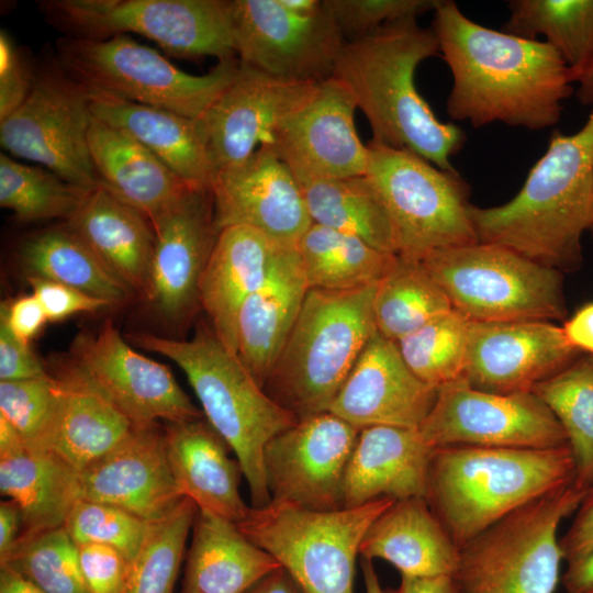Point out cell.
<instances>
[{
    "instance_id": "obj_39",
    "label": "cell",
    "mask_w": 593,
    "mask_h": 593,
    "mask_svg": "<svg viewBox=\"0 0 593 593\" xmlns=\"http://www.w3.org/2000/svg\"><path fill=\"white\" fill-rule=\"evenodd\" d=\"M507 5L503 31L528 40L542 35L574 82L593 65V0H511Z\"/></svg>"
},
{
    "instance_id": "obj_1",
    "label": "cell",
    "mask_w": 593,
    "mask_h": 593,
    "mask_svg": "<svg viewBox=\"0 0 593 593\" xmlns=\"http://www.w3.org/2000/svg\"><path fill=\"white\" fill-rule=\"evenodd\" d=\"M432 30L452 75L446 103L452 120L533 131L559 122L574 80L548 43L480 25L450 0L434 11Z\"/></svg>"
},
{
    "instance_id": "obj_36",
    "label": "cell",
    "mask_w": 593,
    "mask_h": 593,
    "mask_svg": "<svg viewBox=\"0 0 593 593\" xmlns=\"http://www.w3.org/2000/svg\"><path fill=\"white\" fill-rule=\"evenodd\" d=\"M19 260L26 277L59 282L112 304L125 301L132 293L67 224L25 239Z\"/></svg>"
},
{
    "instance_id": "obj_5",
    "label": "cell",
    "mask_w": 593,
    "mask_h": 593,
    "mask_svg": "<svg viewBox=\"0 0 593 593\" xmlns=\"http://www.w3.org/2000/svg\"><path fill=\"white\" fill-rule=\"evenodd\" d=\"M130 338L139 347L169 358L184 372L205 419L240 465L251 507L268 505L271 499L264 466L265 447L298 418L265 392L211 326H200L188 340L148 333H135Z\"/></svg>"
},
{
    "instance_id": "obj_22",
    "label": "cell",
    "mask_w": 593,
    "mask_h": 593,
    "mask_svg": "<svg viewBox=\"0 0 593 593\" xmlns=\"http://www.w3.org/2000/svg\"><path fill=\"white\" fill-rule=\"evenodd\" d=\"M580 355L550 321L472 322L463 378L485 392H532Z\"/></svg>"
},
{
    "instance_id": "obj_53",
    "label": "cell",
    "mask_w": 593,
    "mask_h": 593,
    "mask_svg": "<svg viewBox=\"0 0 593 593\" xmlns=\"http://www.w3.org/2000/svg\"><path fill=\"white\" fill-rule=\"evenodd\" d=\"M0 318L13 335L25 344H31L48 322L41 302L33 293L2 303Z\"/></svg>"
},
{
    "instance_id": "obj_63",
    "label": "cell",
    "mask_w": 593,
    "mask_h": 593,
    "mask_svg": "<svg viewBox=\"0 0 593 593\" xmlns=\"http://www.w3.org/2000/svg\"><path fill=\"white\" fill-rule=\"evenodd\" d=\"M591 232V234L593 235V205H592V213H591V220H590V225H589V230Z\"/></svg>"
},
{
    "instance_id": "obj_26",
    "label": "cell",
    "mask_w": 593,
    "mask_h": 593,
    "mask_svg": "<svg viewBox=\"0 0 593 593\" xmlns=\"http://www.w3.org/2000/svg\"><path fill=\"white\" fill-rule=\"evenodd\" d=\"M165 446L170 472L182 497L234 524L242 522L251 506L239 494L238 460L228 456V445L203 417L167 423Z\"/></svg>"
},
{
    "instance_id": "obj_13",
    "label": "cell",
    "mask_w": 593,
    "mask_h": 593,
    "mask_svg": "<svg viewBox=\"0 0 593 593\" xmlns=\"http://www.w3.org/2000/svg\"><path fill=\"white\" fill-rule=\"evenodd\" d=\"M92 121L89 96L57 58L33 71L24 102L0 122L1 146L11 155L40 163L64 180L94 189L88 132Z\"/></svg>"
},
{
    "instance_id": "obj_3",
    "label": "cell",
    "mask_w": 593,
    "mask_h": 593,
    "mask_svg": "<svg viewBox=\"0 0 593 593\" xmlns=\"http://www.w3.org/2000/svg\"><path fill=\"white\" fill-rule=\"evenodd\" d=\"M593 205V110L571 135L555 132L518 193L491 208L471 205L479 242L508 248L561 272L579 269Z\"/></svg>"
},
{
    "instance_id": "obj_19",
    "label": "cell",
    "mask_w": 593,
    "mask_h": 593,
    "mask_svg": "<svg viewBox=\"0 0 593 593\" xmlns=\"http://www.w3.org/2000/svg\"><path fill=\"white\" fill-rule=\"evenodd\" d=\"M214 222L255 228L280 246L296 247L312 221L301 186L270 144L238 166L213 175Z\"/></svg>"
},
{
    "instance_id": "obj_7",
    "label": "cell",
    "mask_w": 593,
    "mask_h": 593,
    "mask_svg": "<svg viewBox=\"0 0 593 593\" xmlns=\"http://www.w3.org/2000/svg\"><path fill=\"white\" fill-rule=\"evenodd\" d=\"M394 501L381 497L334 511L270 502L250 507L236 526L271 555L304 593H353L361 540Z\"/></svg>"
},
{
    "instance_id": "obj_48",
    "label": "cell",
    "mask_w": 593,
    "mask_h": 593,
    "mask_svg": "<svg viewBox=\"0 0 593 593\" xmlns=\"http://www.w3.org/2000/svg\"><path fill=\"white\" fill-rule=\"evenodd\" d=\"M345 42L378 29L434 12L441 0H324Z\"/></svg>"
},
{
    "instance_id": "obj_10",
    "label": "cell",
    "mask_w": 593,
    "mask_h": 593,
    "mask_svg": "<svg viewBox=\"0 0 593 593\" xmlns=\"http://www.w3.org/2000/svg\"><path fill=\"white\" fill-rule=\"evenodd\" d=\"M56 51L63 69L88 91L194 120L228 86L239 64L237 58L220 60L208 74L191 75L124 34L105 40L64 36Z\"/></svg>"
},
{
    "instance_id": "obj_14",
    "label": "cell",
    "mask_w": 593,
    "mask_h": 593,
    "mask_svg": "<svg viewBox=\"0 0 593 593\" xmlns=\"http://www.w3.org/2000/svg\"><path fill=\"white\" fill-rule=\"evenodd\" d=\"M418 432L433 448L472 445L547 449L568 444L563 427L534 392H485L465 378L438 388L436 402Z\"/></svg>"
},
{
    "instance_id": "obj_25",
    "label": "cell",
    "mask_w": 593,
    "mask_h": 593,
    "mask_svg": "<svg viewBox=\"0 0 593 593\" xmlns=\"http://www.w3.org/2000/svg\"><path fill=\"white\" fill-rule=\"evenodd\" d=\"M433 449L418 429L361 428L345 472L343 508L381 497H425Z\"/></svg>"
},
{
    "instance_id": "obj_29",
    "label": "cell",
    "mask_w": 593,
    "mask_h": 593,
    "mask_svg": "<svg viewBox=\"0 0 593 593\" xmlns=\"http://www.w3.org/2000/svg\"><path fill=\"white\" fill-rule=\"evenodd\" d=\"M309 289L296 247L281 246L265 282L240 309L237 356L262 389Z\"/></svg>"
},
{
    "instance_id": "obj_59",
    "label": "cell",
    "mask_w": 593,
    "mask_h": 593,
    "mask_svg": "<svg viewBox=\"0 0 593 593\" xmlns=\"http://www.w3.org/2000/svg\"><path fill=\"white\" fill-rule=\"evenodd\" d=\"M247 593H304L292 577L281 567L258 583Z\"/></svg>"
},
{
    "instance_id": "obj_46",
    "label": "cell",
    "mask_w": 593,
    "mask_h": 593,
    "mask_svg": "<svg viewBox=\"0 0 593 593\" xmlns=\"http://www.w3.org/2000/svg\"><path fill=\"white\" fill-rule=\"evenodd\" d=\"M58 399V383L51 372L44 378L0 381V416L32 451L42 449L56 415Z\"/></svg>"
},
{
    "instance_id": "obj_50",
    "label": "cell",
    "mask_w": 593,
    "mask_h": 593,
    "mask_svg": "<svg viewBox=\"0 0 593 593\" xmlns=\"http://www.w3.org/2000/svg\"><path fill=\"white\" fill-rule=\"evenodd\" d=\"M26 279L32 293L41 302L48 322H60L78 313L94 312L113 305L104 299L59 282L38 277Z\"/></svg>"
},
{
    "instance_id": "obj_38",
    "label": "cell",
    "mask_w": 593,
    "mask_h": 593,
    "mask_svg": "<svg viewBox=\"0 0 593 593\" xmlns=\"http://www.w3.org/2000/svg\"><path fill=\"white\" fill-rule=\"evenodd\" d=\"M296 249L310 289L349 290L377 284L396 260L361 238L312 223Z\"/></svg>"
},
{
    "instance_id": "obj_52",
    "label": "cell",
    "mask_w": 593,
    "mask_h": 593,
    "mask_svg": "<svg viewBox=\"0 0 593 593\" xmlns=\"http://www.w3.org/2000/svg\"><path fill=\"white\" fill-rule=\"evenodd\" d=\"M48 374L31 344L18 339L0 318V381L36 379Z\"/></svg>"
},
{
    "instance_id": "obj_17",
    "label": "cell",
    "mask_w": 593,
    "mask_h": 593,
    "mask_svg": "<svg viewBox=\"0 0 593 593\" xmlns=\"http://www.w3.org/2000/svg\"><path fill=\"white\" fill-rule=\"evenodd\" d=\"M67 357L135 425L203 417L171 371L128 346L111 320L80 332Z\"/></svg>"
},
{
    "instance_id": "obj_42",
    "label": "cell",
    "mask_w": 593,
    "mask_h": 593,
    "mask_svg": "<svg viewBox=\"0 0 593 593\" xmlns=\"http://www.w3.org/2000/svg\"><path fill=\"white\" fill-rule=\"evenodd\" d=\"M91 190L70 183L47 168L0 155V205L20 222L68 221Z\"/></svg>"
},
{
    "instance_id": "obj_9",
    "label": "cell",
    "mask_w": 593,
    "mask_h": 593,
    "mask_svg": "<svg viewBox=\"0 0 593 593\" xmlns=\"http://www.w3.org/2000/svg\"><path fill=\"white\" fill-rule=\"evenodd\" d=\"M366 176L388 211L396 255H428L479 242L470 215V187L418 154L370 141Z\"/></svg>"
},
{
    "instance_id": "obj_41",
    "label": "cell",
    "mask_w": 593,
    "mask_h": 593,
    "mask_svg": "<svg viewBox=\"0 0 593 593\" xmlns=\"http://www.w3.org/2000/svg\"><path fill=\"white\" fill-rule=\"evenodd\" d=\"M532 392L563 427L574 460L573 483L588 490L593 483V355L579 357Z\"/></svg>"
},
{
    "instance_id": "obj_31",
    "label": "cell",
    "mask_w": 593,
    "mask_h": 593,
    "mask_svg": "<svg viewBox=\"0 0 593 593\" xmlns=\"http://www.w3.org/2000/svg\"><path fill=\"white\" fill-rule=\"evenodd\" d=\"M88 144L99 183L149 222L199 186L179 177L124 131L93 116Z\"/></svg>"
},
{
    "instance_id": "obj_16",
    "label": "cell",
    "mask_w": 593,
    "mask_h": 593,
    "mask_svg": "<svg viewBox=\"0 0 593 593\" xmlns=\"http://www.w3.org/2000/svg\"><path fill=\"white\" fill-rule=\"evenodd\" d=\"M359 428L327 411L298 419L266 445L271 502L311 511L343 508L347 465Z\"/></svg>"
},
{
    "instance_id": "obj_40",
    "label": "cell",
    "mask_w": 593,
    "mask_h": 593,
    "mask_svg": "<svg viewBox=\"0 0 593 593\" xmlns=\"http://www.w3.org/2000/svg\"><path fill=\"white\" fill-rule=\"evenodd\" d=\"M372 305L377 332L394 343L454 310L423 262L401 256L377 283Z\"/></svg>"
},
{
    "instance_id": "obj_32",
    "label": "cell",
    "mask_w": 593,
    "mask_h": 593,
    "mask_svg": "<svg viewBox=\"0 0 593 593\" xmlns=\"http://www.w3.org/2000/svg\"><path fill=\"white\" fill-rule=\"evenodd\" d=\"M359 555L385 560L401 575H454L459 548L425 497H407L394 501L370 525Z\"/></svg>"
},
{
    "instance_id": "obj_33",
    "label": "cell",
    "mask_w": 593,
    "mask_h": 593,
    "mask_svg": "<svg viewBox=\"0 0 593 593\" xmlns=\"http://www.w3.org/2000/svg\"><path fill=\"white\" fill-rule=\"evenodd\" d=\"M88 96L94 119L131 135L186 181L210 186L214 169L197 120L105 93Z\"/></svg>"
},
{
    "instance_id": "obj_12",
    "label": "cell",
    "mask_w": 593,
    "mask_h": 593,
    "mask_svg": "<svg viewBox=\"0 0 593 593\" xmlns=\"http://www.w3.org/2000/svg\"><path fill=\"white\" fill-rule=\"evenodd\" d=\"M37 5L67 37L105 40L132 32L176 57L237 58L227 0H45Z\"/></svg>"
},
{
    "instance_id": "obj_20",
    "label": "cell",
    "mask_w": 593,
    "mask_h": 593,
    "mask_svg": "<svg viewBox=\"0 0 593 593\" xmlns=\"http://www.w3.org/2000/svg\"><path fill=\"white\" fill-rule=\"evenodd\" d=\"M315 83L280 79L239 63L228 86L197 119L214 174L240 165L260 145L270 144L277 126Z\"/></svg>"
},
{
    "instance_id": "obj_35",
    "label": "cell",
    "mask_w": 593,
    "mask_h": 593,
    "mask_svg": "<svg viewBox=\"0 0 593 593\" xmlns=\"http://www.w3.org/2000/svg\"><path fill=\"white\" fill-rule=\"evenodd\" d=\"M0 491L21 511V536L34 535L64 526L80 500L79 472L53 452L22 447L0 455Z\"/></svg>"
},
{
    "instance_id": "obj_61",
    "label": "cell",
    "mask_w": 593,
    "mask_h": 593,
    "mask_svg": "<svg viewBox=\"0 0 593 593\" xmlns=\"http://www.w3.org/2000/svg\"><path fill=\"white\" fill-rule=\"evenodd\" d=\"M361 571H362L366 593H385L380 585L379 578L374 570L372 560L362 558Z\"/></svg>"
},
{
    "instance_id": "obj_47",
    "label": "cell",
    "mask_w": 593,
    "mask_h": 593,
    "mask_svg": "<svg viewBox=\"0 0 593 593\" xmlns=\"http://www.w3.org/2000/svg\"><path fill=\"white\" fill-rule=\"evenodd\" d=\"M149 524L118 506L79 500L71 508L64 528L76 545L111 546L132 563L144 542Z\"/></svg>"
},
{
    "instance_id": "obj_34",
    "label": "cell",
    "mask_w": 593,
    "mask_h": 593,
    "mask_svg": "<svg viewBox=\"0 0 593 593\" xmlns=\"http://www.w3.org/2000/svg\"><path fill=\"white\" fill-rule=\"evenodd\" d=\"M281 568L247 539L236 524L198 511L181 593H247Z\"/></svg>"
},
{
    "instance_id": "obj_43",
    "label": "cell",
    "mask_w": 593,
    "mask_h": 593,
    "mask_svg": "<svg viewBox=\"0 0 593 593\" xmlns=\"http://www.w3.org/2000/svg\"><path fill=\"white\" fill-rule=\"evenodd\" d=\"M471 323L454 309L395 344L409 368L438 389L463 378Z\"/></svg>"
},
{
    "instance_id": "obj_11",
    "label": "cell",
    "mask_w": 593,
    "mask_h": 593,
    "mask_svg": "<svg viewBox=\"0 0 593 593\" xmlns=\"http://www.w3.org/2000/svg\"><path fill=\"white\" fill-rule=\"evenodd\" d=\"M419 261L452 307L472 322H552L567 315L562 272L503 246L477 242Z\"/></svg>"
},
{
    "instance_id": "obj_45",
    "label": "cell",
    "mask_w": 593,
    "mask_h": 593,
    "mask_svg": "<svg viewBox=\"0 0 593 593\" xmlns=\"http://www.w3.org/2000/svg\"><path fill=\"white\" fill-rule=\"evenodd\" d=\"M2 564L14 568L45 593H90L77 545L64 526L21 536Z\"/></svg>"
},
{
    "instance_id": "obj_57",
    "label": "cell",
    "mask_w": 593,
    "mask_h": 593,
    "mask_svg": "<svg viewBox=\"0 0 593 593\" xmlns=\"http://www.w3.org/2000/svg\"><path fill=\"white\" fill-rule=\"evenodd\" d=\"M388 593H460L452 575H401L398 589Z\"/></svg>"
},
{
    "instance_id": "obj_21",
    "label": "cell",
    "mask_w": 593,
    "mask_h": 593,
    "mask_svg": "<svg viewBox=\"0 0 593 593\" xmlns=\"http://www.w3.org/2000/svg\"><path fill=\"white\" fill-rule=\"evenodd\" d=\"M150 223L156 245L145 299L164 320L181 324L200 305V279L219 235L210 186L191 188Z\"/></svg>"
},
{
    "instance_id": "obj_60",
    "label": "cell",
    "mask_w": 593,
    "mask_h": 593,
    "mask_svg": "<svg viewBox=\"0 0 593 593\" xmlns=\"http://www.w3.org/2000/svg\"><path fill=\"white\" fill-rule=\"evenodd\" d=\"M0 593H45L14 568L0 566Z\"/></svg>"
},
{
    "instance_id": "obj_49",
    "label": "cell",
    "mask_w": 593,
    "mask_h": 593,
    "mask_svg": "<svg viewBox=\"0 0 593 593\" xmlns=\"http://www.w3.org/2000/svg\"><path fill=\"white\" fill-rule=\"evenodd\" d=\"M82 577L90 593H125L132 563L118 549L101 544L77 545Z\"/></svg>"
},
{
    "instance_id": "obj_27",
    "label": "cell",
    "mask_w": 593,
    "mask_h": 593,
    "mask_svg": "<svg viewBox=\"0 0 593 593\" xmlns=\"http://www.w3.org/2000/svg\"><path fill=\"white\" fill-rule=\"evenodd\" d=\"M51 373L59 399L40 451L55 454L80 472L124 440L135 424L68 357L55 362Z\"/></svg>"
},
{
    "instance_id": "obj_54",
    "label": "cell",
    "mask_w": 593,
    "mask_h": 593,
    "mask_svg": "<svg viewBox=\"0 0 593 593\" xmlns=\"http://www.w3.org/2000/svg\"><path fill=\"white\" fill-rule=\"evenodd\" d=\"M562 559L580 561L593 551V483L581 501L569 529L559 539Z\"/></svg>"
},
{
    "instance_id": "obj_23",
    "label": "cell",
    "mask_w": 593,
    "mask_h": 593,
    "mask_svg": "<svg viewBox=\"0 0 593 593\" xmlns=\"http://www.w3.org/2000/svg\"><path fill=\"white\" fill-rule=\"evenodd\" d=\"M438 389L405 363L396 344L376 332L368 340L329 412L361 429L396 426L418 429L432 411Z\"/></svg>"
},
{
    "instance_id": "obj_62",
    "label": "cell",
    "mask_w": 593,
    "mask_h": 593,
    "mask_svg": "<svg viewBox=\"0 0 593 593\" xmlns=\"http://www.w3.org/2000/svg\"><path fill=\"white\" fill-rule=\"evenodd\" d=\"M579 90L577 97L583 104H593V65L579 79Z\"/></svg>"
},
{
    "instance_id": "obj_4",
    "label": "cell",
    "mask_w": 593,
    "mask_h": 593,
    "mask_svg": "<svg viewBox=\"0 0 593 593\" xmlns=\"http://www.w3.org/2000/svg\"><path fill=\"white\" fill-rule=\"evenodd\" d=\"M569 445L511 448L449 445L433 449L426 501L460 549L525 504L574 482Z\"/></svg>"
},
{
    "instance_id": "obj_51",
    "label": "cell",
    "mask_w": 593,
    "mask_h": 593,
    "mask_svg": "<svg viewBox=\"0 0 593 593\" xmlns=\"http://www.w3.org/2000/svg\"><path fill=\"white\" fill-rule=\"evenodd\" d=\"M33 80L21 51L4 30L0 32V122L26 99Z\"/></svg>"
},
{
    "instance_id": "obj_6",
    "label": "cell",
    "mask_w": 593,
    "mask_h": 593,
    "mask_svg": "<svg viewBox=\"0 0 593 593\" xmlns=\"http://www.w3.org/2000/svg\"><path fill=\"white\" fill-rule=\"evenodd\" d=\"M377 284L309 289L298 318L265 382V392L298 419L329 407L377 332Z\"/></svg>"
},
{
    "instance_id": "obj_28",
    "label": "cell",
    "mask_w": 593,
    "mask_h": 593,
    "mask_svg": "<svg viewBox=\"0 0 593 593\" xmlns=\"http://www.w3.org/2000/svg\"><path fill=\"white\" fill-rule=\"evenodd\" d=\"M281 246L243 225L223 228L202 272L199 304L227 350L237 355V321L247 298L265 282Z\"/></svg>"
},
{
    "instance_id": "obj_8",
    "label": "cell",
    "mask_w": 593,
    "mask_h": 593,
    "mask_svg": "<svg viewBox=\"0 0 593 593\" xmlns=\"http://www.w3.org/2000/svg\"><path fill=\"white\" fill-rule=\"evenodd\" d=\"M588 490L574 483L508 514L459 549L454 579L460 593H555L562 555L560 522Z\"/></svg>"
},
{
    "instance_id": "obj_2",
    "label": "cell",
    "mask_w": 593,
    "mask_h": 593,
    "mask_svg": "<svg viewBox=\"0 0 593 593\" xmlns=\"http://www.w3.org/2000/svg\"><path fill=\"white\" fill-rule=\"evenodd\" d=\"M439 56L432 27L417 19L389 23L371 34L345 42L332 77L349 91L367 118L371 141L406 148L444 170H456L451 157L466 134L437 119L415 87V71L427 58Z\"/></svg>"
},
{
    "instance_id": "obj_55",
    "label": "cell",
    "mask_w": 593,
    "mask_h": 593,
    "mask_svg": "<svg viewBox=\"0 0 593 593\" xmlns=\"http://www.w3.org/2000/svg\"><path fill=\"white\" fill-rule=\"evenodd\" d=\"M568 342L580 353L593 355V302L579 307L562 326Z\"/></svg>"
},
{
    "instance_id": "obj_30",
    "label": "cell",
    "mask_w": 593,
    "mask_h": 593,
    "mask_svg": "<svg viewBox=\"0 0 593 593\" xmlns=\"http://www.w3.org/2000/svg\"><path fill=\"white\" fill-rule=\"evenodd\" d=\"M66 224L131 292L146 298L156 237L143 213L99 183Z\"/></svg>"
},
{
    "instance_id": "obj_24",
    "label": "cell",
    "mask_w": 593,
    "mask_h": 593,
    "mask_svg": "<svg viewBox=\"0 0 593 593\" xmlns=\"http://www.w3.org/2000/svg\"><path fill=\"white\" fill-rule=\"evenodd\" d=\"M80 500L110 504L147 522L168 514L182 499L172 479L165 430L135 425L128 436L79 472Z\"/></svg>"
},
{
    "instance_id": "obj_44",
    "label": "cell",
    "mask_w": 593,
    "mask_h": 593,
    "mask_svg": "<svg viewBox=\"0 0 593 593\" xmlns=\"http://www.w3.org/2000/svg\"><path fill=\"white\" fill-rule=\"evenodd\" d=\"M199 508L182 497L163 518L150 522L132 562L125 593H174L186 542Z\"/></svg>"
},
{
    "instance_id": "obj_58",
    "label": "cell",
    "mask_w": 593,
    "mask_h": 593,
    "mask_svg": "<svg viewBox=\"0 0 593 593\" xmlns=\"http://www.w3.org/2000/svg\"><path fill=\"white\" fill-rule=\"evenodd\" d=\"M562 583L567 593H593V551L584 559L568 564Z\"/></svg>"
},
{
    "instance_id": "obj_37",
    "label": "cell",
    "mask_w": 593,
    "mask_h": 593,
    "mask_svg": "<svg viewBox=\"0 0 593 593\" xmlns=\"http://www.w3.org/2000/svg\"><path fill=\"white\" fill-rule=\"evenodd\" d=\"M299 183L312 223L351 234L396 255L388 211L366 175Z\"/></svg>"
},
{
    "instance_id": "obj_56",
    "label": "cell",
    "mask_w": 593,
    "mask_h": 593,
    "mask_svg": "<svg viewBox=\"0 0 593 593\" xmlns=\"http://www.w3.org/2000/svg\"><path fill=\"white\" fill-rule=\"evenodd\" d=\"M22 515L13 500L0 503V562H2L14 548L21 536Z\"/></svg>"
},
{
    "instance_id": "obj_18",
    "label": "cell",
    "mask_w": 593,
    "mask_h": 593,
    "mask_svg": "<svg viewBox=\"0 0 593 593\" xmlns=\"http://www.w3.org/2000/svg\"><path fill=\"white\" fill-rule=\"evenodd\" d=\"M356 110L338 80L318 81L277 126L270 145L299 182L363 176L368 147L356 131Z\"/></svg>"
},
{
    "instance_id": "obj_15",
    "label": "cell",
    "mask_w": 593,
    "mask_h": 593,
    "mask_svg": "<svg viewBox=\"0 0 593 593\" xmlns=\"http://www.w3.org/2000/svg\"><path fill=\"white\" fill-rule=\"evenodd\" d=\"M236 57L267 75L301 82L332 77L345 41L325 1L300 14L280 0H227Z\"/></svg>"
}]
</instances>
